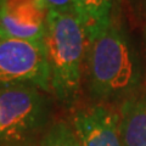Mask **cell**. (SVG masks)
Returning <instances> with one entry per match:
<instances>
[{
    "label": "cell",
    "mask_w": 146,
    "mask_h": 146,
    "mask_svg": "<svg viewBox=\"0 0 146 146\" xmlns=\"http://www.w3.org/2000/svg\"><path fill=\"white\" fill-rule=\"evenodd\" d=\"M72 127L79 146H122L119 134V112L111 105L94 104L78 110Z\"/></svg>",
    "instance_id": "cell-6"
},
{
    "label": "cell",
    "mask_w": 146,
    "mask_h": 146,
    "mask_svg": "<svg viewBox=\"0 0 146 146\" xmlns=\"http://www.w3.org/2000/svg\"><path fill=\"white\" fill-rule=\"evenodd\" d=\"M118 112L122 146H146V88L125 99Z\"/></svg>",
    "instance_id": "cell-7"
},
{
    "label": "cell",
    "mask_w": 146,
    "mask_h": 146,
    "mask_svg": "<svg viewBox=\"0 0 146 146\" xmlns=\"http://www.w3.org/2000/svg\"><path fill=\"white\" fill-rule=\"evenodd\" d=\"M85 76L89 95L96 104L123 102L140 89L143 70L139 55L116 17L88 43Z\"/></svg>",
    "instance_id": "cell-1"
},
{
    "label": "cell",
    "mask_w": 146,
    "mask_h": 146,
    "mask_svg": "<svg viewBox=\"0 0 146 146\" xmlns=\"http://www.w3.org/2000/svg\"><path fill=\"white\" fill-rule=\"evenodd\" d=\"M42 146H79V141L71 124L57 121L46 130Z\"/></svg>",
    "instance_id": "cell-9"
},
{
    "label": "cell",
    "mask_w": 146,
    "mask_h": 146,
    "mask_svg": "<svg viewBox=\"0 0 146 146\" xmlns=\"http://www.w3.org/2000/svg\"><path fill=\"white\" fill-rule=\"evenodd\" d=\"M116 0H74V12L84 27L88 43L111 25Z\"/></svg>",
    "instance_id": "cell-8"
},
{
    "label": "cell",
    "mask_w": 146,
    "mask_h": 146,
    "mask_svg": "<svg viewBox=\"0 0 146 146\" xmlns=\"http://www.w3.org/2000/svg\"><path fill=\"white\" fill-rule=\"evenodd\" d=\"M145 18H146V16H145ZM145 33H146V26H145Z\"/></svg>",
    "instance_id": "cell-12"
},
{
    "label": "cell",
    "mask_w": 146,
    "mask_h": 146,
    "mask_svg": "<svg viewBox=\"0 0 146 146\" xmlns=\"http://www.w3.org/2000/svg\"><path fill=\"white\" fill-rule=\"evenodd\" d=\"M46 11L66 12L74 10V0H40Z\"/></svg>",
    "instance_id": "cell-10"
},
{
    "label": "cell",
    "mask_w": 146,
    "mask_h": 146,
    "mask_svg": "<svg viewBox=\"0 0 146 146\" xmlns=\"http://www.w3.org/2000/svg\"><path fill=\"white\" fill-rule=\"evenodd\" d=\"M0 5H1V0H0Z\"/></svg>",
    "instance_id": "cell-13"
},
{
    "label": "cell",
    "mask_w": 146,
    "mask_h": 146,
    "mask_svg": "<svg viewBox=\"0 0 146 146\" xmlns=\"http://www.w3.org/2000/svg\"><path fill=\"white\" fill-rule=\"evenodd\" d=\"M127 1L134 13L139 16H146V0H127Z\"/></svg>",
    "instance_id": "cell-11"
},
{
    "label": "cell",
    "mask_w": 146,
    "mask_h": 146,
    "mask_svg": "<svg viewBox=\"0 0 146 146\" xmlns=\"http://www.w3.org/2000/svg\"><path fill=\"white\" fill-rule=\"evenodd\" d=\"M49 115L45 91L26 85L0 89V140L27 139L46 124Z\"/></svg>",
    "instance_id": "cell-3"
},
{
    "label": "cell",
    "mask_w": 146,
    "mask_h": 146,
    "mask_svg": "<svg viewBox=\"0 0 146 146\" xmlns=\"http://www.w3.org/2000/svg\"><path fill=\"white\" fill-rule=\"evenodd\" d=\"M46 16L40 0H1L0 39L44 42Z\"/></svg>",
    "instance_id": "cell-5"
},
{
    "label": "cell",
    "mask_w": 146,
    "mask_h": 146,
    "mask_svg": "<svg viewBox=\"0 0 146 146\" xmlns=\"http://www.w3.org/2000/svg\"><path fill=\"white\" fill-rule=\"evenodd\" d=\"M44 46L51 93L62 105L71 107L80 94L88 49L84 27L74 10L48 12Z\"/></svg>",
    "instance_id": "cell-2"
},
{
    "label": "cell",
    "mask_w": 146,
    "mask_h": 146,
    "mask_svg": "<svg viewBox=\"0 0 146 146\" xmlns=\"http://www.w3.org/2000/svg\"><path fill=\"white\" fill-rule=\"evenodd\" d=\"M23 85L51 91L44 42L0 39V89Z\"/></svg>",
    "instance_id": "cell-4"
}]
</instances>
